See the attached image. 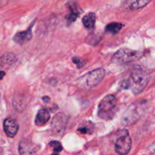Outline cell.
<instances>
[{"mask_svg":"<svg viewBox=\"0 0 155 155\" xmlns=\"http://www.w3.org/2000/svg\"><path fill=\"white\" fill-rule=\"evenodd\" d=\"M132 146V139L127 130H123L115 144V151L120 155H126L130 152Z\"/></svg>","mask_w":155,"mask_h":155,"instance_id":"cell-5","label":"cell"},{"mask_svg":"<svg viewBox=\"0 0 155 155\" xmlns=\"http://www.w3.org/2000/svg\"><path fill=\"white\" fill-rule=\"evenodd\" d=\"M49 145L52 147L53 150H54V153L51 155H59L58 153L61 152L62 149H63L61 144L59 142H58V141H52V142H50Z\"/></svg>","mask_w":155,"mask_h":155,"instance_id":"cell-18","label":"cell"},{"mask_svg":"<svg viewBox=\"0 0 155 155\" xmlns=\"http://www.w3.org/2000/svg\"><path fill=\"white\" fill-rule=\"evenodd\" d=\"M70 11H71V13L68 16V24H72L74 21L77 20V18H78V16L80 15V12L77 10V7H74L73 5L70 6Z\"/></svg>","mask_w":155,"mask_h":155,"instance_id":"cell-17","label":"cell"},{"mask_svg":"<svg viewBox=\"0 0 155 155\" xmlns=\"http://www.w3.org/2000/svg\"><path fill=\"white\" fill-rule=\"evenodd\" d=\"M123 27H124V24H120V23H110L108 25L106 26L105 30L106 32H108V33L117 34V33H119Z\"/></svg>","mask_w":155,"mask_h":155,"instance_id":"cell-15","label":"cell"},{"mask_svg":"<svg viewBox=\"0 0 155 155\" xmlns=\"http://www.w3.org/2000/svg\"><path fill=\"white\" fill-rule=\"evenodd\" d=\"M38 148L37 145H35L30 139H25L20 142V155H36Z\"/></svg>","mask_w":155,"mask_h":155,"instance_id":"cell-7","label":"cell"},{"mask_svg":"<svg viewBox=\"0 0 155 155\" xmlns=\"http://www.w3.org/2000/svg\"><path fill=\"white\" fill-rule=\"evenodd\" d=\"M152 0H126L124 3V7L126 10H137L146 6Z\"/></svg>","mask_w":155,"mask_h":155,"instance_id":"cell-10","label":"cell"},{"mask_svg":"<svg viewBox=\"0 0 155 155\" xmlns=\"http://www.w3.org/2000/svg\"><path fill=\"white\" fill-rule=\"evenodd\" d=\"M73 61L77 64V68H81V67H83V64H84L83 61H82L81 59L78 58H73Z\"/></svg>","mask_w":155,"mask_h":155,"instance_id":"cell-19","label":"cell"},{"mask_svg":"<svg viewBox=\"0 0 155 155\" xmlns=\"http://www.w3.org/2000/svg\"><path fill=\"white\" fill-rule=\"evenodd\" d=\"M117 110V98L114 95H108L104 97L98 104V114L101 119L110 120L114 117Z\"/></svg>","mask_w":155,"mask_h":155,"instance_id":"cell-2","label":"cell"},{"mask_svg":"<svg viewBox=\"0 0 155 155\" xmlns=\"http://www.w3.org/2000/svg\"><path fill=\"white\" fill-rule=\"evenodd\" d=\"M50 119V113L46 109H42L39 110L35 119V124L37 127H42L45 125Z\"/></svg>","mask_w":155,"mask_h":155,"instance_id":"cell-12","label":"cell"},{"mask_svg":"<svg viewBox=\"0 0 155 155\" xmlns=\"http://www.w3.org/2000/svg\"><path fill=\"white\" fill-rule=\"evenodd\" d=\"M68 122V117L64 114L60 113L56 114L51 121V130L54 133L59 134L64 130Z\"/></svg>","mask_w":155,"mask_h":155,"instance_id":"cell-6","label":"cell"},{"mask_svg":"<svg viewBox=\"0 0 155 155\" xmlns=\"http://www.w3.org/2000/svg\"><path fill=\"white\" fill-rule=\"evenodd\" d=\"M105 76V70L104 68H97L80 77L77 81V84L86 89H90L96 86Z\"/></svg>","mask_w":155,"mask_h":155,"instance_id":"cell-3","label":"cell"},{"mask_svg":"<svg viewBox=\"0 0 155 155\" xmlns=\"http://www.w3.org/2000/svg\"><path fill=\"white\" fill-rule=\"evenodd\" d=\"M143 56V52L130 48H120L112 57V61L115 63L125 64L135 61Z\"/></svg>","mask_w":155,"mask_h":155,"instance_id":"cell-4","label":"cell"},{"mask_svg":"<svg viewBox=\"0 0 155 155\" xmlns=\"http://www.w3.org/2000/svg\"><path fill=\"white\" fill-rule=\"evenodd\" d=\"M95 14L94 12H90L83 18V24L84 27L88 30H92L95 27Z\"/></svg>","mask_w":155,"mask_h":155,"instance_id":"cell-14","label":"cell"},{"mask_svg":"<svg viewBox=\"0 0 155 155\" xmlns=\"http://www.w3.org/2000/svg\"><path fill=\"white\" fill-rule=\"evenodd\" d=\"M5 72H4V71H0V80H2L3 77H5Z\"/></svg>","mask_w":155,"mask_h":155,"instance_id":"cell-20","label":"cell"},{"mask_svg":"<svg viewBox=\"0 0 155 155\" xmlns=\"http://www.w3.org/2000/svg\"><path fill=\"white\" fill-rule=\"evenodd\" d=\"M32 27H33V24L30 26V28L27 29L25 31H21L17 33L14 36V41L16 43L19 44V45H24V44L28 42L32 39V36H33V34H32Z\"/></svg>","mask_w":155,"mask_h":155,"instance_id":"cell-11","label":"cell"},{"mask_svg":"<svg viewBox=\"0 0 155 155\" xmlns=\"http://www.w3.org/2000/svg\"><path fill=\"white\" fill-rule=\"evenodd\" d=\"M16 61V56L13 53H5L0 58V64L3 68H9Z\"/></svg>","mask_w":155,"mask_h":155,"instance_id":"cell-13","label":"cell"},{"mask_svg":"<svg viewBox=\"0 0 155 155\" xmlns=\"http://www.w3.org/2000/svg\"><path fill=\"white\" fill-rule=\"evenodd\" d=\"M3 126H4L5 133L8 137L14 138L16 136L19 126H18V124L15 120L12 119V118H8L4 121Z\"/></svg>","mask_w":155,"mask_h":155,"instance_id":"cell-8","label":"cell"},{"mask_svg":"<svg viewBox=\"0 0 155 155\" xmlns=\"http://www.w3.org/2000/svg\"><path fill=\"white\" fill-rule=\"evenodd\" d=\"M83 134H92L94 131V126L91 122H86L78 129Z\"/></svg>","mask_w":155,"mask_h":155,"instance_id":"cell-16","label":"cell"},{"mask_svg":"<svg viewBox=\"0 0 155 155\" xmlns=\"http://www.w3.org/2000/svg\"><path fill=\"white\" fill-rule=\"evenodd\" d=\"M139 111L136 107H130L127 113L124 114L122 119V123L124 126H130L135 124L139 119Z\"/></svg>","mask_w":155,"mask_h":155,"instance_id":"cell-9","label":"cell"},{"mask_svg":"<svg viewBox=\"0 0 155 155\" xmlns=\"http://www.w3.org/2000/svg\"><path fill=\"white\" fill-rule=\"evenodd\" d=\"M149 80L150 76L146 71L136 70L132 73L128 80L124 82L122 86L124 89H131L134 94H139L145 89Z\"/></svg>","mask_w":155,"mask_h":155,"instance_id":"cell-1","label":"cell"}]
</instances>
